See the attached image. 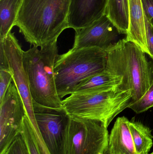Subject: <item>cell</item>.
Instances as JSON below:
<instances>
[{"label":"cell","mask_w":153,"mask_h":154,"mask_svg":"<svg viewBox=\"0 0 153 154\" xmlns=\"http://www.w3.org/2000/svg\"><path fill=\"white\" fill-rule=\"evenodd\" d=\"M71 0H22L15 22L24 38L40 48L57 42L69 28Z\"/></svg>","instance_id":"1"},{"label":"cell","mask_w":153,"mask_h":154,"mask_svg":"<svg viewBox=\"0 0 153 154\" xmlns=\"http://www.w3.org/2000/svg\"><path fill=\"white\" fill-rule=\"evenodd\" d=\"M106 51V70L122 77V82L118 88L130 91L132 103L137 101L153 82V67L146 53L135 43L125 38L111 44Z\"/></svg>","instance_id":"2"},{"label":"cell","mask_w":153,"mask_h":154,"mask_svg":"<svg viewBox=\"0 0 153 154\" xmlns=\"http://www.w3.org/2000/svg\"><path fill=\"white\" fill-rule=\"evenodd\" d=\"M33 46L23 51L22 63L32 100L53 108L63 107L56 87L54 66L58 57L57 42L38 48Z\"/></svg>","instance_id":"3"},{"label":"cell","mask_w":153,"mask_h":154,"mask_svg":"<svg viewBox=\"0 0 153 154\" xmlns=\"http://www.w3.org/2000/svg\"><path fill=\"white\" fill-rule=\"evenodd\" d=\"M107 53L97 47L70 49L59 55L54 66L56 87L62 100L86 78L106 70Z\"/></svg>","instance_id":"4"},{"label":"cell","mask_w":153,"mask_h":154,"mask_svg":"<svg viewBox=\"0 0 153 154\" xmlns=\"http://www.w3.org/2000/svg\"><path fill=\"white\" fill-rule=\"evenodd\" d=\"M132 103L130 91L118 87L89 94H72L62 100L63 107L71 116L100 120L107 126Z\"/></svg>","instance_id":"5"},{"label":"cell","mask_w":153,"mask_h":154,"mask_svg":"<svg viewBox=\"0 0 153 154\" xmlns=\"http://www.w3.org/2000/svg\"><path fill=\"white\" fill-rule=\"evenodd\" d=\"M107 127L100 120L70 116L66 154H103L109 145Z\"/></svg>","instance_id":"6"},{"label":"cell","mask_w":153,"mask_h":154,"mask_svg":"<svg viewBox=\"0 0 153 154\" xmlns=\"http://www.w3.org/2000/svg\"><path fill=\"white\" fill-rule=\"evenodd\" d=\"M33 101L35 120L50 154H66L70 116L63 107L46 106Z\"/></svg>","instance_id":"7"},{"label":"cell","mask_w":153,"mask_h":154,"mask_svg":"<svg viewBox=\"0 0 153 154\" xmlns=\"http://www.w3.org/2000/svg\"><path fill=\"white\" fill-rule=\"evenodd\" d=\"M27 115L15 83L12 82L0 101V154H3L20 133Z\"/></svg>","instance_id":"8"},{"label":"cell","mask_w":153,"mask_h":154,"mask_svg":"<svg viewBox=\"0 0 153 154\" xmlns=\"http://www.w3.org/2000/svg\"><path fill=\"white\" fill-rule=\"evenodd\" d=\"M0 43L3 46L13 82L24 103L27 116L31 124H36L32 97L22 63L23 51L14 33L11 32L4 39L0 40Z\"/></svg>","instance_id":"9"},{"label":"cell","mask_w":153,"mask_h":154,"mask_svg":"<svg viewBox=\"0 0 153 154\" xmlns=\"http://www.w3.org/2000/svg\"><path fill=\"white\" fill-rule=\"evenodd\" d=\"M117 28L106 14L90 26L75 31L73 49L97 47L107 48L117 39Z\"/></svg>","instance_id":"10"},{"label":"cell","mask_w":153,"mask_h":154,"mask_svg":"<svg viewBox=\"0 0 153 154\" xmlns=\"http://www.w3.org/2000/svg\"><path fill=\"white\" fill-rule=\"evenodd\" d=\"M108 0H71L68 24L75 31L86 28L105 15Z\"/></svg>","instance_id":"11"},{"label":"cell","mask_w":153,"mask_h":154,"mask_svg":"<svg viewBox=\"0 0 153 154\" xmlns=\"http://www.w3.org/2000/svg\"><path fill=\"white\" fill-rule=\"evenodd\" d=\"M129 23L125 39L135 43L150 57L147 44L145 15L142 0H128Z\"/></svg>","instance_id":"12"},{"label":"cell","mask_w":153,"mask_h":154,"mask_svg":"<svg viewBox=\"0 0 153 154\" xmlns=\"http://www.w3.org/2000/svg\"><path fill=\"white\" fill-rule=\"evenodd\" d=\"M129 120L125 116L118 117L115 122L109 135V147L112 154H137Z\"/></svg>","instance_id":"13"},{"label":"cell","mask_w":153,"mask_h":154,"mask_svg":"<svg viewBox=\"0 0 153 154\" xmlns=\"http://www.w3.org/2000/svg\"><path fill=\"white\" fill-rule=\"evenodd\" d=\"M122 80V77L105 70L82 81L75 87L72 94H89L107 90L118 87Z\"/></svg>","instance_id":"14"},{"label":"cell","mask_w":153,"mask_h":154,"mask_svg":"<svg viewBox=\"0 0 153 154\" xmlns=\"http://www.w3.org/2000/svg\"><path fill=\"white\" fill-rule=\"evenodd\" d=\"M105 14L120 34L126 35L129 23L128 0H108Z\"/></svg>","instance_id":"15"},{"label":"cell","mask_w":153,"mask_h":154,"mask_svg":"<svg viewBox=\"0 0 153 154\" xmlns=\"http://www.w3.org/2000/svg\"><path fill=\"white\" fill-rule=\"evenodd\" d=\"M22 0H0V40L3 39L15 26Z\"/></svg>","instance_id":"16"},{"label":"cell","mask_w":153,"mask_h":154,"mask_svg":"<svg viewBox=\"0 0 153 154\" xmlns=\"http://www.w3.org/2000/svg\"><path fill=\"white\" fill-rule=\"evenodd\" d=\"M129 128L132 134L137 154H148L153 146V136L150 128L138 121H129Z\"/></svg>","instance_id":"17"},{"label":"cell","mask_w":153,"mask_h":154,"mask_svg":"<svg viewBox=\"0 0 153 154\" xmlns=\"http://www.w3.org/2000/svg\"><path fill=\"white\" fill-rule=\"evenodd\" d=\"M21 133L27 142L30 154H40L34 137L33 128L29 119L26 115L23 119Z\"/></svg>","instance_id":"18"},{"label":"cell","mask_w":153,"mask_h":154,"mask_svg":"<svg viewBox=\"0 0 153 154\" xmlns=\"http://www.w3.org/2000/svg\"><path fill=\"white\" fill-rule=\"evenodd\" d=\"M152 107H153V80L151 87L144 95L128 107L137 114L145 112Z\"/></svg>","instance_id":"19"},{"label":"cell","mask_w":153,"mask_h":154,"mask_svg":"<svg viewBox=\"0 0 153 154\" xmlns=\"http://www.w3.org/2000/svg\"><path fill=\"white\" fill-rule=\"evenodd\" d=\"M3 154H30L27 142L21 132Z\"/></svg>","instance_id":"20"},{"label":"cell","mask_w":153,"mask_h":154,"mask_svg":"<svg viewBox=\"0 0 153 154\" xmlns=\"http://www.w3.org/2000/svg\"><path fill=\"white\" fill-rule=\"evenodd\" d=\"M13 81V75L10 69L0 68V101Z\"/></svg>","instance_id":"21"},{"label":"cell","mask_w":153,"mask_h":154,"mask_svg":"<svg viewBox=\"0 0 153 154\" xmlns=\"http://www.w3.org/2000/svg\"><path fill=\"white\" fill-rule=\"evenodd\" d=\"M146 38L150 52V57L153 60V24L151 23L145 16Z\"/></svg>","instance_id":"22"},{"label":"cell","mask_w":153,"mask_h":154,"mask_svg":"<svg viewBox=\"0 0 153 154\" xmlns=\"http://www.w3.org/2000/svg\"><path fill=\"white\" fill-rule=\"evenodd\" d=\"M145 15L153 24V0H142Z\"/></svg>","instance_id":"23"},{"label":"cell","mask_w":153,"mask_h":154,"mask_svg":"<svg viewBox=\"0 0 153 154\" xmlns=\"http://www.w3.org/2000/svg\"><path fill=\"white\" fill-rule=\"evenodd\" d=\"M0 68H9L4 48L1 43H0Z\"/></svg>","instance_id":"24"},{"label":"cell","mask_w":153,"mask_h":154,"mask_svg":"<svg viewBox=\"0 0 153 154\" xmlns=\"http://www.w3.org/2000/svg\"><path fill=\"white\" fill-rule=\"evenodd\" d=\"M103 154H112L111 152H110V149L109 147V145L107 146V148L105 149Z\"/></svg>","instance_id":"25"},{"label":"cell","mask_w":153,"mask_h":154,"mask_svg":"<svg viewBox=\"0 0 153 154\" xmlns=\"http://www.w3.org/2000/svg\"><path fill=\"white\" fill-rule=\"evenodd\" d=\"M153 154V152H152V153H151V154Z\"/></svg>","instance_id":"26"}]
</instances>
